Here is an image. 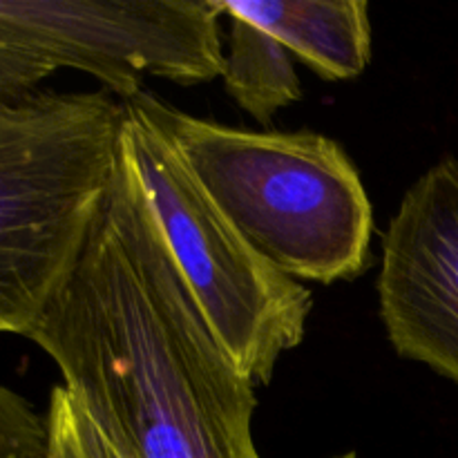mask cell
Masks as SVG:
<instances>
[{
	"label": "cell",
	"mask_w": 458,
	"mask_h": 458,
	"mask_svg": "<svg viewBox=\"0 0 458 458\" xmlns=\"http://www.w3.org/2000/svg\"><path fill=\"white\" fill-rule=\"evenodd\" d=\"M27 338L130 458H262L255 383L188 289L121 139L88 242Z\"/></svg>",
	"instance_id": "obj_1"
},
{
	"label": "cell",
	"mask_w": 458,
	"mask_h": 458,
	"mask_svg": "<svg viewBox=\"0 0 458 458\" xmlns=\"http://www.w3.org/2000/svg\"><path fill=\"white\" fill-rule=\"evenodd\" d=\"M182 155L258 253L293 280H356L371 259L374 208L352 157L327 134L255 132L192 116L148 89L123 101Z\"/></svg>",
	"instance_id": "obj_2"
},
{
	"label": "cell",
	"mask_w": 458,
	"mask_h": 458,
	"mask_svg": "<svg viewBox=\"0 0 458 458\" xmlns=\"http://www.w3.org/2000/svg\"><path fill=\"white\" fill-rule=\"evenodd\" d=\"M107 92L0 98V334L30 335L74 268L119 164Z\"/></svg>",
	"instance_id": "obj_3"
},
{
	"label": "cell",
	"mask_w": 458,
	"mask_h": 458,
	"mask_svg": "<svg viewBox=\"0 0 458 458\" xmlns=\"http://www.w3.org/2000/svg\"><path fill=\"white\" fill-rule=\"evenodd\" d=\"M121 141L161 237L242 374L268 385L307 335L313 293L249 244L168 139L123 103Z\"/></svg>",
	"instance_id": "obj_4"
},
{
	"label": "cell",
	"mask_w": 458,
	"mask_h": 458,
	"mask_svg": "<svg viewBox=\"0 0 458 458\" xmlns=\"http://www.w3.org/2000/svg\"><path fill=\"white\" fill-rule=\"evenodd\" d=\"M219 0H0V36L94 76L119 101L143 76L197 85L222 76Z\"/></svg>",
	"instance_id": "obj_5"
},
{
	"label": "cell",
	"mask_w": 458,
	"mask_h": 458,
	"mask_svg": "<svg viewBox=\"0 0 458 458\" xmlns=\"http://www.w3.org/2000/svg\"><path fill=\"white\" fill-rule=\"evenodd\" d=\"M385 331L407 360L458 385V159L434 164L405 192L383 237Z\"/></svg>",
	"instance_id": "obj_6"
},
{
	"label": "cell",
	"mask_w": 458,
	"mask_h": 458,
	"mask_svg": "<svg viewBox=\"0 0 458 458\" xmlns=\"http://www.w3.org/2000/svg\"><path fill=\"white\" fill-rule=\"evenodd\" d=\"M224 16L253 22L325 81L356 79L371 61L365 0H219Z\"/></svg>",
	"instance_id": "obj_7"
},
{
	"label": "cell",
	"mask_w": 458,
	"mask_h": 458,
	"mask_svg": "<svg viewBox=\"0 0 458 458\" xmlns=\"http://www.w3.org/2000/svg\"><path fill=\"white\" fill-rule=\"evenodd\" d=\"M231 18V40L224 52L222 79L233 101L258 123L268 125L282 107L302 98V83L289 49L268 31L237 16Z\"/></svg>",
	"instance_id": "obj_8"
},
{
	"label": "cell",
	"mask_w": 458,
	"mask_h": 458,
	"mask_svg": "<svg viewBox=\"0 0 458 458\" xmlns=\"http://www.w3.org/2000/svg\"><path fill=\"white\" fill-rule=\"evenodd\" d=\"M45 429L43 458H130L63 385L49 394Z\"/></svg>",
	"instance_id": "obj_9"
},
{
	"label": "cell",
	"mask_w": 458,
	"mask_h": 458,
	"mask_svg": "<svg viewBox=\"0 0 458 458\" xmlns=\"http://www.w3.org/2000/svg\"><path fill=\"white\" fill-rule=\"evenodd\" d=\"M47 429L21 394L0 385V458H43Z\"/></svg>",
	"instance_id": "obj_10"
},
{
	"label": "cell",
	"mask_w": 458,
	"mask_h": 458,
	"mask_svg": "<svg viewBox=\"0 0 458 458\" xmlns=\"http://www.w3.org/2000/svg\"><path fill=\"white\" fill-rule=\"evenodd\" d=\"M56 70L38 52L0 36V98H21L38 92V85Z\"/></svg>",
	"instance_id": "obj_11"
},
{
	"label": "cell",
	"mask_w": 458,
	"mask_h": 458,
	"mask_svg": "<svg viewBox=\"0 0 458 458\" xmlns=\"http://www.w3.org/2000/svg\"><path fill=\"white\" fill-rule=\"evenodd\" d=\"M334 458H358L356 452H347V454H340V456H334Z\"/></svg>",
	"instance_id": "obj_12"
}]
</instances>
